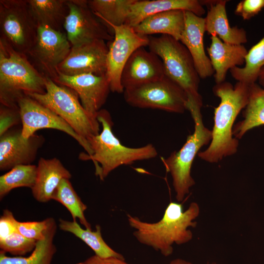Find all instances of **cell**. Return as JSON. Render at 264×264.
I'll return each instance as SVG.
<instances>
[{
    "mask_svg": "<svg viewBox=\"0 0 264 264\" xmlns=\"http://www.w3.org/2000/svg\"><path fill=\"white\" fill-rule=\"evenodd\" d=\"M199 213V205L195 202H191L184 211L180 202H171L161 219L156 222L143 221L130 214L127 216L137 241L167 257L172 254L174 244H183L192 240L193 235L189 228L196 227L195 220Z\"/></svg>",
    "mask_w": 264,
    "mask_h": 264,
    "instance_id": "1",
    "label": "cell"
},
{
    "mask_svg": "<svg viewBox=\"0 0 264 264\" xmlns=\"http://www.w3.org/2000/svg\"><path fill=\"white\" fill-rule=\"evenodd\" d=\"M213 91L220 102L214 109L212 139L208 148L198 155L204 161L216 163L237 152L239 140L233 136V129L237 117L248 103L249 85L237 82L233 86L224 81L216 84Z\"/></svg>",
    "mask_w": 264,
    "mask_h": 264,
    "instance_id": "2",
    "label": "cell"
},
{
    "mask_svg": "<svg viewBox=\"0 0 264 264\" xmlns=\"http://www.w3.org/2000/svg\"><path fill=\"white\" fill-rule=\"evenodd\" d=\"M97 119L102 126L101 132L89 138L88 141L92 151L90 156L81 154L79 158L92 160L95 167V175L104 180L113 170L123 165L153 158L157 155L155 148L151 144L131 148L123 145L112 131L113 123L110 112L101 109Z\"/></svg>",
    "mask_w": 264,
    "mask_h": 264,
    "instance_id": "3",
    "label": "cell"
},
{
    "mask_svg": "<svg viewBox=\"0 0 264 264\" xmlns=\"http://www.w3.org/2000/svg\"><path fill=\"white\" fill-rule=\"evenodd\" d=\"M45 78L26 55L15 50L0 39V102L17 107L21 98L28 93L46 91Z\"/></svg>",
    "mask_w": 264,
    "mask_h": 264,
    "instance_id": "4",
    "label": "cell"
},
{
    "mask_svg": "<svg viewBox=\"0 0 264 264\" xmlns=\"http://www.w3.org/2000/svg\"><path fill=\"white\" fill-rule=\"evenodd\" d=\"M148 46L161 60L165 75L185 91L188 102L202 107V98L198 92L200 78L186 46L167 35L149 37Z\"/></svg>",
    "mask_w": 264,
    "mask_h": 264,
    "instance_id": "5",
    "label": "cell"
},
{
    "mask_svg": "<svg viewBox=\"0 0 264 264\" xmlns=\"http://www.w3.org/2000/svg\"><path fill=\"white\" fill-rule=\"evenodd\" d=\"M45 78L44 93L26 95L55 112L87 141L98 135L100 124L97 117L84 109L77 93L70 88L56 84L49 77Z\"/></svg>",
    "mask_w": 264,
    "mask_h": 264,
    "instance_id": "6",
    "label": "cell"
},
{
    "mask_svg": "<svg viewBox=\"0 0 264 264\" xmlns=\"http://www.w3.org/2000/svg\"><path fill=\"white\" fill-rule=\"evenodd\" d=\"M187 110L195 123L194 132L187 137L179 151H174L167 158L162 159L166 171L172 176L176 198L178 202L183 200L190 188L195 184L191 172L196 156L212 139V131L203 124L201 108L189 107Z\"/></svg>",
    "mask_w": 264,
    "mask_h": 264,
    "instance_id": "7",
    "label": "cell"
},
{
    "mask_svg": "<svg viewBox=\"0 0 264 264\" xmlns=\"http://www.w3.org/2000/svg\"><path fill=\"white\" fill-rule=\"evenodd\" d=\"M125 101L130 106L182 113L187 110L185 91L166 75L161 78L124 90Z\"/></svg>",
    "mask_w": 264,
    "mask_h": 264,
    "instance_id": "8",
    "label": "cell"
},
{
    "mask_svg": "<svg viewBox=\"0 0 264 264\" xmlns=\"http://www.w3.org/2000/svg\"><path fill=\"white\" fill-rule=\"evenodd\" d=\"M37 26L27 0H0V39L26 55L35 44Z\"/></svg>",
    "mask_w": 264,
    "mask_h": 264,
    "instance_id": "9",
    "label": "cell"
},
{
    "mask_svg": "<svg viewBox=\"0 0 264 264\" xmlns=\"http://www.w3.org/2000/svg\"><path fill=\"white\" fill-rule=\"evenodd\" d=\"M71 47L65 32L40 26L35 44L26 56L41 74L54 81L58 76L57 67L68 56Z\"/></svg>",
    "mask_w": 264,
    "mask_h": 264,
    "instance_id": "10",
    "label": "cell"
},
{
    "mask_svg": "<svg viewBox=\"0 0 264 264\" xmlns=\"http://www.w3.org/2000/svg\"><path fill=\"white\" fill-rule=\"evenodd\" d=\"M67 5L68 12L64 29L71 46L98 40H113L112 29L95 15L88 0H67Z\"/></svg>",
    "mask_w": 264,
    "mask_h": 264,
    "instance_id": "11",
    "label": "cell"
},
{
    "mask_svg": "<svg viewBox=\"0 0 264 264\" xmlns=\"http://www.w3.org/2000/svg\"><path fill=\"white\" fill-rule=\"evenodd\" d=\"M114 39L109 46L106 74L110 83V91L121 93L124 88L121 83L122 70L127 61L137 48L148 46L149 37L137 33L133 27L127 24L110 25Z\"/></svg>",
    "mask_w": 264,
    "mask_h": 264,
    "instance_id": "12",
    "label": "cell"
},
{
    "mask_svg": "<svg viewBox=\"0 0 264 264\" xmlns=\"http://www.w3.org/2000/svg\"><path fill=\"white\" fill-rule=\"evenodd\" d=\"M18 106L24 138L29 137L40 129L57 130L73 138L85 149L88 155L92 154L88 142L81 137L63 119L50 109L27 95L20 99Z\"/></svg>",
    "mask_w": 264,
    "mask_h": 264,
    "instance_id": "13",
    "label": "cell"
},
{
    "mask_svg": "<svg viewBox=\"0 0 264 264\" xmlns=\"http://www.w3.org/2000/svg\"><path fill=\"white\" fill-rule=\"evenodd\" d=\"M108 50L103 40L72 46L68 56L57 67V71L68 76L105 75L107 70Z\"/></svg>",
    "mask_w": 264,
    "mask_h": 264,
    "instance_id": "14",
    "label": "cell"
},
{
    "mask_svg": "<svg viewBox=\"0 0 264 264\" xmlns=\"http://www.w3.org/2000/svg\"><path fill=\"white\" fill-rule=\"evenodd\" d=\"M53 81L75 91L84 109L96 117L105 104L110 91V81L106 74L68 76L58 72V76Z\"/></svg>",
    "mask_w": 264,
    "mask_h": 264,
    "instance_id": "15",
    "label": "cell"
},
{
    "mask_svg": "<svg viewBox=\"0 0 264 264\" xmlns=\"http://www.w3.org/2000/svg\"><path fill=\"white\" fill-rule=\"evenodd\" d=\"M45 141L42 135L27 138L22 135V127H14L0 136V170H10L19 165L31 164Z\"/></svg>",
    "mask_w": 264,
    "mask_h": 264,
    "instance_id": "16",
    "label": "cell"
},
{
    "mask_svg": "<svg viewBox=\"0 0 264 264\" xmlns=\"http://www.w3.org/2000/svg\"><path fill=\"white\" fill-rule=\"evenodd\" d=\"M165 75L160 58L144 47L135 50L122 71L121 83L125 89L158 80Z\"/></svg>",
    "mask_w": 264,
    "mask_h": 264,
    "instance_id": "17",
    "label": "cell"
},
{
    "mask_svg": "<svg viewBox=\"0 0 264 264\" xmlns=\"http://www.w3.org/2000/svg\"><path fill=\"white\" fill-rule=\"evenodd\" d=\"M205 32V18L185 11V24L180 42L191 54L197 72L202 79L210 77L214 74L210 60L204 47Z\"/></svg>",
    "mask_w": 264,
    "mask_h": 264,
    "instance_id": "18",
    "label": "cell"
},
{
    "mask_svg": "<svg viewBox=\"0 0 264 264\" xmlns=\"http://www.w3.org/2000/svg\"><path fill=\"white\" fill-rule=\"evenodd\" d=\"M207 50L214 71L216 84L225 81L228 70L245 64L248 51L243 44H234L222 41L217 36H211Z\"/></svg>",
    "mask_w": 264,
    "mask_h": 264,
    "instance_id": "19",
    "label": "cell"
},
{
    "mask_svg": "<svg viewBox=\"0 0 264 264\" xmlns=\"http://www.w3.org/2000/svg\"><path fill=\"white\" fill-rule=\"evenodd\" d=\"M208 7L205 19V32L217 36L222 41L234 44L247 42V34L242 28L231 27L228 20L226 4L227 0H200Z\"/></svg>",
    "mask_w": 264,
    "mask_h": 264,
    "instance_id": "20",
    "label": "cell"
},
{
    "mask_svg": "<svg viewBox=\"0 0 264 264\" xmlns=\"http://www.w3.org/2000/svg\"><path fill=\"white\" fill-rule=\"evenodd\" d=\"M173 10L190 11L199 17L205 13L198 0H135L125 24L134 27L149 16Z\"/></svg>",
    "mask_w": 264,
    "mask_h": 264,
    "instance_id": "21",
    "label": "cell"
},
{
    "mask_svg": "<svg viewBox=\"0 0 264 264\" xmlns=\"http://www.w3.org/2000/svg\"><path fill=\"white\" fill-rule=\"evenodd\" d=\"M71 176L59 159L41 157L37 166L36 181L31 188L33 197L40 202L49 201L62 179H69Z\"/></svg>",
    "mask_w": 264,
    "mask_h": 264,
    "instance_id": "22",
    "label": "cell"
},
{
    "mask_svg": "<svg viewBox=\"0 0 264 264\" xmlns=\"http://www.w3.org/2000/svg\"><path fill=\"white\" fill-rule=\"evenodd\" d=\"M185 24V11L173 10L149 16L133 27L142 36L161 34L179 41Z\"/></svg>",
    "mask_w": 264,
    "mask_h": 264,
    "instance_id": "23",
    "label": "cell"
},
{
    "mask_svg": "<svg viewBox=\"0 0 264 264\" xmlns=\"http://www.w3.org/2000/svg\"><path fill=\"white\" fill-rule=\"evenodd\" d=\"M37 27L44 26L65 32L64 24L68 12L67 0H27Z\"/></svg>",
    "mask_w": 264,
    "mask_h": 264,
    "instance_id": "24",
    "label": "cell"
},
{
    "mask_svg": "<svg viewBox=\"0 0 264 264\" xmlns=\"http://www.w3.org/2000/svg\"><path fill=\"white\" fill-rule=\"evenodd\" d=\"M55 220L49 218L48 227L43 240L37 242L34 249L27 257H10L0 251V264H51L57 251L53 240L56 232Z\"/></svg>",
    "mask_w": 264,
    "mask_h": 264,
    "instance_id": "25",
    "label": "cell"
},
{
    "mask_svg": "<svg viewBox=\"0 0 264 264\" xmlns=\"http://www.w3.org/2000/svg\"><path fill=\"white\" fill-rule=\"evenodd\" d=\"M242 115L243 119L233 129V136L238 140L249 130L264 125V88L256 83L249 85L248 102Z\"/></svg>",
    "mask_w": 264,
    "mask_h": 264,
    "instance_id": "26",
    "label": "cell"
},
{
    "mask_svg": "<svg viewBox=\"0 0 264 264\" xmlns=\"http://www.w3.org/2000/svg\"><path fill=\"white\" fill-rule=\"evenodd\" d=\"M59 226L61 230L72 233L85 242L94 252L95 254L103 258H117L124 260V257L110 248L102 237L101 227L95 226V230L83 229L76 221L60 219Z\"/></svg>",
    "mask_w": 264,
    "mask_h": 264,
    "instance_id": "27",
    "label": "cell"
},
{
    "mask_svg": "<svg viewBox=\"0 0 264 264\" xmlns=\"http://www.w3.org/2000/svg\"><path fill=\"white\" fill-rule=\"evenodd\" d=\"M135 0H88V5L95 15L107 24H125Z\"/></svg>",
    "mask_w": 264,
    "mask_h": 264,
    "instance_id": "28",
    "label": "cell"
},
{
    "mask_svg": "<svg viewBox=\"0 0 264 264\" xmlns=\"http://www.w3.org/2000/svg\"><path fill=\"white\" fill-rule=\"evenodd\" d=\"M264 66V37L248 51L243 66H236L229 71L232 77L238 82L250 85L258 80Z\"/></svg>",
    "mask_w": 264,
    "mask_h": 264,
    "instance_id": "29",
    "label": "cell"
},
{
    "mask_svg": "<svg viewBox=\"0 0 264 264\" xmlns=\"http://www.w3.org/2000/svg\"><path fill=\"white\" fill-rule=\"evenodd\" d=\"M52 199L66 207L71 214L73 220L76 221V219H78L85 228L91 230V225L85 216L87 206L78 196L69 179H62L54 191Z\"/></svg>",
    "mask_w": 264,
    "mask_h": 264,
    "instance_id": "30",
    "label": "cell"
},
{
    "mask_svg": "<svg viewBox=\"0 0 264 264\" xmlns=\"http://www.w3.org/2000/svg\"><path fill=\"white\" fill-rule=\"evenodd\" d=\"M37 166L32 164L17 165L0 176V199L11 190L19 187L32 188L35 183Z\"/></svg>",
    "mask_w": 264,
    "mask_h": 264,
    "instance_id": "31",
    "label": "cell"
},
{
    "mask_svg": "<svg viewBox=\"0 0 264 264\" xmlns=\"http://www.w3.org/2000/svg\"><path fill=\"white\" fill-rule=\"evenodd\" d=\"M37 242L28 239L16 231L6 238L0 240V248L5 253H9L15 256H22L32 252Z\"/></svg>",
    "mask_w": 264,
    "mask_h": 264,
    "instance_id": "32",
    "label": "cell"
},
{
    "mask_svg": "<svg viewBox=\"0 0 264 264\" xmlns=\"http://www.w3.org/2000/svg\"><path fill=\"white\" fill-rule=\"evenodd\" d=\"M49 218L40 221H18V231L28 239L38 241L44 238Z\"/></svg>",
    "mask_w": 264,
    "mask_h": 264,
    "instance_id": "33",
    "label": "cell"
},
{
    "mask_svg": "<svg viewBox=\"0 0 264 264\" xmlns=\"http://www.w3.org/2000/svg\"><path fill=\"white\" fill-rule=\"evenodd\" d=\"M22 125L19 107H8L0 105V136L10 129Z\"/></svg>",
    "mask_w": 264,
    "mask_h": 264,
    "instance_id": "34",
    "label": "cell"
},
{
    "mask_svg": "<svg viewBox=\"0 0 264 264\" xmlns=\"http://www.w3.org/2000/svg\"><path fill=\"white\" fill-rule=\"evenodd\" d=\"M264 8V0H243L238 3L235 14L248 20L257 15Z\"/></svg>",
    "mask_w": 264,
    "mask_h": 264,
    "instance_id": "35",
    "label": "cell"
},
{
    "mask_svg": "<svg viewBox=\"0 0 264 264\" xmlns=\"http://www.w3.org/2000/svg\"><path fill=\"white\" fill-rule=\"evenodd\" d=\"M18 221L12 212L8 209L3 210L0 218V240H2L18 231Z\"/></svg>",
    "mask_w": 264,
    "mask_h": 264,
    "instance_id": "36",
    "label": "cell"
},
{
    "mask_svg": "<svg viewBox=\"0 0 264 264\" xmlns=\"http://www.w3.org/2000/svg\"><path fill=\"white\" fill-rule=\"evenodd\" d=\"M123 260L117 258H103L94 255L83 262L76 264H120Z\"/></svg>",
    "mask_w": 264,
    "mask_h": 264,
    "instance_id": "37",
    "label": "cell"
},
{
    "mask_svg": "<svg viewBox=\"0 0 264 264\" xmlns=\"http://www.w3.org/2000/svg\"><path fill=\"white\" fill-rule=\"evenodd\" d=\"M169 264H193L185 260L177 258L172 261Z\"/></svg>",
    "mask_w": 264,
    "mask_h": 264,
    "instance_id": "38",
    "label": "cell"
},
{
    "mask_svg": "<svg viewBox=\"0 0 264 264\" xmlns=\"http://www.w3.org/2000/svg\"><path fill=\"white\" fill-rule=\"evenodd\" d=\"M258 80L261 86L264 88V66L260 71Z\"/></svg>",
    "mask_w": 264,
    "mask_h": 264,
    "instance_id": "39",
    "label": "cell"
},
{
    "mask_svg": "<svg viewBox=\"0 0 264 264\" xmlns=\"http://www.w3.org/2000/svg\"><path fill=\"white\" fill-rule=\"evenodd\" d=\"M120 264H129L125 262V261H122Z\"/></svg>",
    "mask_w": 264,
    "mask_h": 264,
    "instance_id": "40",
    "label": "cell"
},
{
    "mask_svg": "<svg viewBox=\"0 0 264 264\" xmlns=\"http://www.w3.org/2000/svg\"></svg>",
    "mask_w": 264,
    "mask_h": 264,
    "instance_id": "41",
    "label": "cell"
}]
</instances>
